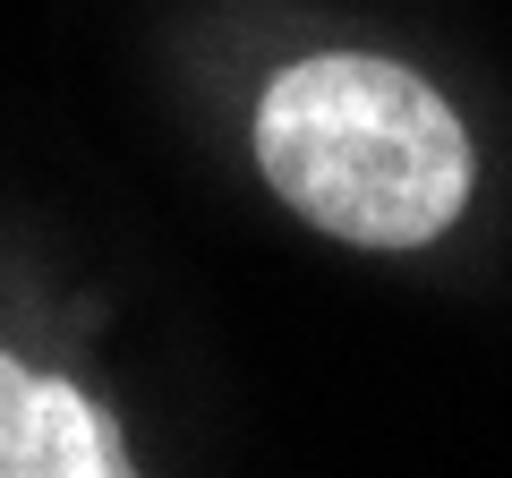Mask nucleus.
I'll return each instance as SVG.
<instances>
[{
  "label": "nucleus",
  "instance_id": "obj_1",
  "mask_svg": "<svg viewBox=\"0 0 512 478\" xmlns=\"http://www.w3.org/2000/svg\"><path fill=\"white\" fill-rule=\"evenodd\" d=\"M256 171L325 239L402 257L461 222L478 146L419 69L376 52H308L256 94Z\"/></svg>",
  "mask_w": 512,
  "mask_h": 478
},
{
  "label": "nucleus",
  "instance_id": "obj_2",
  "mask_svg": "<svg viewBox=\"0 0 512 478\" xmlns=\"http://www.w3.org/2000/svg\"><path fill=\"white\" fill-rule=\"evenodd\" d=\"M0 478H128V444L69 376L0 350Z\"/></svg>",
  "mask_w": 512,
  "mask_h": 478
}]
</instances>
